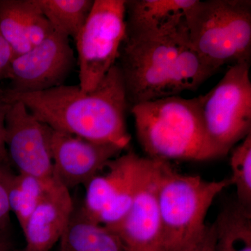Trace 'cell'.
Segmentation results:
<instances>
[{
  "label": "cell",
  "instance_id": "6da1fadb",
  "mask_svg": "<svg viewBox=\"0 0 251 251\" xmlns=\"http://www.w3.org/2000/svg\"><path fill=\"white\" fill-rule=\"evenodd\" d=\"M5 100L21 102L38 120L52 130L125 150L130 135L126 125L129 108L120 68L116 64L95 90L62 85L31 93L3 92Z\"/></svg>",
  "mask_w": 251,
  "mask_h": 251
},
{
  "label": "cell",
  "instance_id": "7a4b0ae2",
  "mask_svg": "<svg viewBox=\"0 0 251 251\" xmlns=\"http://www.w3.org/2000/svg\"><path fill=\"white\" fill-rule=\"evenodd\" d=\"M118 60L130 108L196 90L218 72L191 46L187 25L156 34H126Z\"/></svg>",
  "mask_w": 251,
  "mask_h": 251
},
{
  "label": "cell",
  "instance_id": "3957f363",
  "mask_svg": "<svg viewBox=\"0 0 251 251\" xmlns=\"http://www.w3.org/2000/svg\"><path fill=\"white\" fill-rule=\"evenodd\" d=\"M137 138L151 159L206 161L223 157L206 135L201 97L178 96L132 105Z\"/></svg>",
  "mask_w": 251,
  "mask_h": 251
},
{
  "label": "cell",
  "instance_id": "277c9868",
  "mask_svg": "<svg viewBox=\"0 0 251 251\" xmlns=\"http://www.w3.org/2000/svg\"><path fill=\"white\" fill-rule=\"evenodd\" d=\"M158 161L156 200L165 248L179 251L202 233L211 204L232 181L230 177L206 181L178 173L170 162Z\"/></svg>",
  "mask_w": 251,
  "mask_h": 251
},
{
  "label": "cell",
  "instance_id": "5b68a950",
  "mask_svg": "<svg viewBox=\"0 0 251 251\" xmlns=\"http://www.w3.org/2000/svg\"><path fill=\"white\" fill-rule=\"evenodd\" d=\"M187 25L191 46L218 72L227 64H250V0H198Z\"/></svg>",
  "mask_w": 251,
  "mask_h": 251
},
{
  "label": "cell",
  "instance_id": "8992f818",
  "mask_svg": "<svg viewBox=\"0 0 251 251\" xmlns=\"http://www.w3.org/2000/svg\"><path fill=\"white\" fill-rule=\"evenodd\" d=\"M249 69V63L233 64L212 90L201 96L206 135L223 156L251 133Z\"/></svg>",
  "mask_w": 251,
  "mask_h": 251
},
{
  "label": "cell",
  "instance_id": "52a82bcc",
  "mask_svg": "<svg viewBox=\"0 0 251 251\" xmlns=\"http://www.w3.org/2000/svg\"><path fill=\"white\" fill-rule=\"evenodd\" d=\"M126 0H94L87 21L75 38L79 87L97 88L117 64L126 36Z\"/></svg>",
  "mask_w": 251,
  "mask_h": 251
},
{
  "label": "cell",
  "instance_id": "ba28073f",
  "mask_svg": "<svg viewBox=\"0 0 251 251\" xmlns=\"http://www.w3.org/2000/svg\"><path fill=\"white\" fill-rule=\"evenodd\" d=\"M153 159L128 151L110 160L86 185L82 210L89 219L111 227L129 211Z\"/></svg>",
  "mask_w": 251,
  "mask_h": 251
},
{
  "label": "cell",
  "instance_id": "9c48e42d",
  "mask_svg": "<svg viewBox=\"0 0 251 251\" xmlns=\"http://www.w3.org/2000/svg\"><path fill=\"white\" fill-rule=\"evenodd\" d=\"M75 65L69 39L53 31L25 53L10 64L8 92L23 94L42 92L64 85Z\"/></svg>",
  "mask_w": 251,
  "mask_h": 251
},
{
  "label": "cell",
  "instance_id": "30bf717a",
  "mask_svg": "<svg viewBox=\"0 0 251 251\" xmlns=\"http://www.w3.org/2000/svg\"><path fill=\"white\" fill-rule=\"evenodd\" d=\"M6 101L5 144L11 166L17 168L18 173L52 177V129L33 116L21 102Z\"/></svg>",
  "mask_w": 251,
  "mask_h": 251
},
{
  "label": "cell",
  "instance_id": "8fae6325",
  "mask_svg": "<svg viewBox=\"0 0 251 251\" xmlns=\"http://www.w3.org/2000/svg\"><path fill=\"white\" fill-rule=\"evenodd\" d=\"M50 150L53 175L69 190L79 185L85 186L123 151L116 145L96 143L52 129Z\"/></svg>",
  "mask_w": 251,
  "mask_h": 251
},
{
  "label": "cell",
  "instance_id": "7c38bea8",
  "mask_svg": "<svg viewBox=\"0 0 251 251\" xmlns=\"http://www.w3.org/2000/svg\"><path fill=\"white\" fill-rule=\"evenodd\" d=\"M158 162L153 159L128 213L108 227L120 237L126 251H166L156 200Z\"/></svg>",
  "mask_w": 251,
  "mask_h": 251
},
{
  "label": "cell",
  "instance_id": "4fadbf2b",
  "mask_svg": "<svg viewBox=\"0 0 251 251\" xmlns=\"http://www.w3.org/2000/svg\"><path fill=\"white\" fill-rule=\"evenodd\" d=\"M56 178V177H55ZM69 190L55 183L28 219L25 251H50L60 240L74 209Z\"/></svg>",
  "mask_w": 251,
  "mask_h": 251
},
{
  "label": "cell",
  "instance_id": "5bb4252c",
  "mask_svg": "<svg viewBox=\"0 0 251 251\" xmlns=\"http://www.w3.org/2000/svg\"><path fill=\"white\" fill-rule=\"evenodd\" d=\"M53 31L36 0H0V34L14 57L25 53Z\"/></svg>",
  "mask_w": 251,
  "mask_h": 251
},
{
  "label": "cell",
  "instance_id": "9a60e30c",
  "mask_svg": "<svg viewBox=\"0 0 251 251\" xmlns=\"http://www.w3.org/2000/svg\"><path fill=\"white\" fill-rule=\"evenodd\" d=\"M198 0H126L127 34H156L187 25Z\"/></svg>",
  "mask_w": 251,
  "mask_h": 251
},
{
  "label": "cell",
  "instance_id": "2e32d148",
  "mask_svg": "<svg viewBox=\"0 0 251 251\" xmlns=\"http://www.w3.org/2000/svg\"><path fill=\"white\" fill-rule=\"evenodd\" d=\"M59 244V251H126L118 235L89 219L82 206H74Z\"/></svg>",
  "mask_w": 251,
  "mask_h": 251
},
{
  "label": "cell",
  "instance_id": "e0dca14e",
  "mask_svg": "<svg viewBox=\"0 0 251 251\" xmlns=\"http://www.w3.org/2000/svg\"><path fill=\"white\" fill-rule=\"evenodd\" d=\"M215 251H251V209L227 204L214 223Z\"/></svg>",
  "mask_w": 251,
  "mask_h": 251
},
{
  "label": "cell",
  "instance_id": "ac0fdd59",
  "mask_svg": "<svg viewBox=\"0 0 251 251\" xmlns=\"http://www.w3.org/2000/svg\"><path fill=\"white\" fill-rule=\"evenodd\" d=\"M55 176L40 178L18 173L15 175L9 191V206L21 229L41 201L55 183Z\"/></svg>",
  "mask_w": 251,
  "mask_h": 251
},
{
  "label": "cell",
  "instance_id": "d6986e66",
  "mask_svg": "<svg viewBox=\"0 0 251 251\" xmlns=\"http://www.w3.org/2000/svg\"><path fill=\"white\" fill-rule=\"evenodd\" d=\"M54 31L75 40L88 18L93 0H36Z\"/></svg>",
  "mask_w": 251,
  "mask_h": 251
},
{
  "label": "cell",
  "instance_id": "ffe728a7",
  "mask_svg": "<svg viewBox=\"0 0 251 251\" xmlns=\"http://www.w3.org/2000/svg\"><path fill=\"white\" fill-rule=\"evenodd\" d=\"M232 185L240 205L251 209V133L232 150L230 157Z\"/></svg>",
  "mask_w": 251,
  "mask_h": 251
},
{
  "label": "cell",
  "instance_id": "44dd1931",
  "mask_svg": "<svg viewBox=\"0 0 251 251\" xmlns=\"http://www.w3.org/2000/svg\"><path fill=\"white\" fill-rule=\"evenodd\" d=\"M15 173L11 166L0 163V232L9 233L11 229L9 191Z\"/></svg>",
  "mask_w": 251,
  "mask_h": 251
},
{
  "label": "cell",
  "instance_id": "7402d4cb",
  "mask_svg": "<svg viewBox=\"0 0 251 251\" xmlns=\"http://www.w3.org/2000/svg\"><path fill=\"white\" fill-rule=\"evenodd\" d=\"M179 251H215V228L214 224H206L202 233Z\"/></svg>",
  "mask_w": 251,
  "mask_h": 251
},
{
  "label": "cell",
  "instance_id": "603a6c76",
  "mask_svg": "<svg viewBox=\"0 0 251 251\" xmlns=\"http://www.w3.org/2000/svg\"><path fill=\"white\" fill-rule=\"evenodd\" d=\"M8 108L2 92H0V163H6L11 166L6 144H5V117Z\"/></svg>",
  "mask_w": 251,
  "mask_h": 251
},
{
  "label": "cell",
  "instance_id": "cb8c5ba5",
  "mask_svg": "<svg viewBox=\"0 0 251 251\" xmlns=\"http://www.w3.org/2000/svg\"><path fill=\"white\" fill-rule=\"evenodd\" d=\"M14 57L12 50L0 34V80L7 78L10 64Z\"/></svg>",
  "mask_w": 251,
  "mask_h": 251
},
{
  "label": "cell",
  "instance_id": "d4e9b609",
  "mask_svg": "<svg viewBox=\"0 0 251 251\" xmlns=\"http://www.w3.org/2000/svg\"><path fill=\"white\" fill-rule=\"evenodd\" d=\"M11 249H13V246L9 239V233L0 232V251H6Z\"/></svg>",
  "mask_w": 251,
  "mask_h": 251
},
{
  "label": "cell",
  "instance_id": "484cf974",
  "mask_svg": "<svg viewBox=\"0 0 251 251\" xmlns=\"http://www.w3.org/2000/svg\"><path fill=\"white\" fill-rule=\"evenodd\" d=\"M6 251H25L24 249H22V250H18V249H14V248L13 249H9V250Z\"/></svg>",
  "mask_w": 251,
  "mask_h": 251
}]
</instances>
